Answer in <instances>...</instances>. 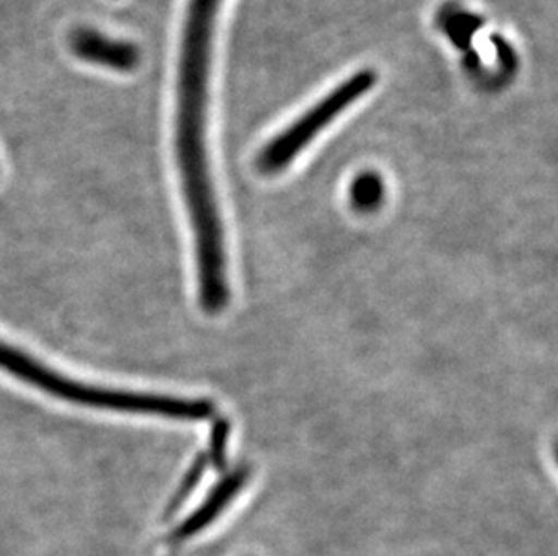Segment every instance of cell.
Instances as JSON below:
<instances>
[{"mask_svg":"<svg viewBox=\"0 0 558 556\" xmlns=\"http://www.w3.org/2000/svg\"><path fill=\"white\" fill-rule=\"evenodd\" d=\"M221 2L190 0L181 40L175 112V158L194 230L201 305L210 315L221 313L230 300L221 217L206 154L211 55Z\"/></svg>","mask_w":558,"mask_h":556,"instance_id":"6da1fadb","label":"cell"},{"mask_svg":"<svg viewBox=\"0 0 558 556\" xmlns=\"http://www.w3.org/2000/svg\"><path fill=\"white\" fill-rule=\"evenodd\" d=\"M0 371L53 398L63 399L68 403L80 404V407H89V409L159 415V418L185 421L208 420L214 414V404L205 399L169 398V396H156V394L100 389V387L80 384L76 379L62 376L4 341H0Z\"/></svg>","mask_w":558,"mask_h":556,"instance_id":"7a4b0ae2","label":"cell"},{"mask_svg":"<svg viewBox=\"0 0 558 556\" xmlns=\"http://www.w3.org/2000/svg\"><path fill=\"white\" fill-rule=\"evenodd\" d=\"M376 85V73L371 69H364L349 76L343 84L338 85L329 95L324 96L318 104L311 107L310 111L291 123L284 132H280L274 142H269L258 156V168L264 173H275L284 170L304 148L320 134L332 120L349 106L367 95Z\"/></svg>","mask_w":558,"mask_h":556,"instance_id":"3957f363","label":"cell"},{"mask_svg":"<svg viewBox=\"0 0 558 556\" xmlns=\"http://www.w3.org/2000/svg\"><path fill=\"white\" fill-rule=\"evenodd\" d=\"M69 48L82 62L117 73H132L142 62V53L134 44L107 37L95 27L73 29L69 35Z\"/></svg>","mask_w":558,"mask_h":556,"instance_id":"277c9868","label":"cell"},{"mask_svg":"<svg viewBox=\"0 0 558 556\" xmlns=\"http://www.w3.org/2000/svg\"><path fill=\"white\" fill-rule=\"evenodd\" d=\"M248 478V468H238V470L228 473L227 478L222 479L221 483H217L216 488L211 489L210 495L206 497L205 503L201 504L197 511L190 515L189 519L172 533L170 541H189V539L208 528L232 504L235 495L244 488Z\"/></svg>","mask_w":558,"mask_h":556,"instance_id":"5b68a950","label":"cell"},{"mask_svg":"<svg viewBox=\"0 0 558 556\" xmlns=\"http://www.w3.org/2000/svg\"><path fill=\"white\" fill-rule=\"evenodd\" d=\"M351 203L360 211H373L384 201V183L376 173H360L351 184Z\"/></svg>","mask_w":558,"mask_h":556,"instance_id":"8992f818","label":"cell"},{"mask_svg":"<svg viewBox=\"0 0 558 556\" xmlns=\"http://www.w3.org/2000/svg\"><path fill=\"white\" fill-rule=\"evenodd\" d=\"M228 439H230V423L225 420L216 421V425L211 428L210 434V454L208 459L214 462V467H227L228 461Z\"/></svg>","mask_w":558,"mask_h":556,"instance_id":"52a82bcc","label":"cell"},{"mask_svg":"<svg viewBox=\"0 0 558 556\" xmlns=\"http://www.w3.org/2000/svg\"><path fill=\"white\" fill-rule=\"evenodd\" d=\"M206 468V457L199 456L195 459L194 464L190 467L189 473H186L185 481L181 483L180 489L175 492L174 499L170 503L169 508H167V515H174L180 508L183 500L189 497L190 492L195 488V484L199 483L201 478H203V473H205Z\"/></svg>","mask_w":558,"mask_h":556,"instance_id":"ba28073f","label":"cell"}]
</instances>
